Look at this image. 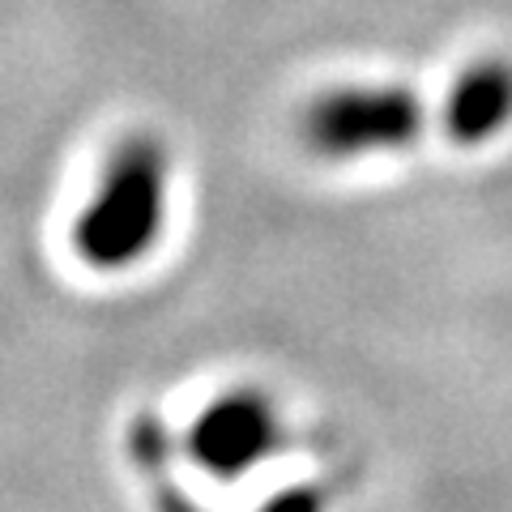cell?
<instances>
[{
  "mask_svg": "<svg viewBox=\"0 0 512 512\" xmlns=\"http://www.w3.org/2000/svg\"><path fill=\"white\" fill-rule=\"evenodd\" d=\"M188 457L214 478H244L282 448V414L256 389L214 397L184 436Z\"/></svg>",
  "mask_w": 512,
  "mask_h": 512,
  "instance_id": "cell-3",
  "label": "cell"
},
{
  "mask_svg": "<svg viewBox=\"0 0 512 512\" xmlns=\"http://www.w3.org/2000/svg\"><path fill=\"white\" fill-rule=\"evenodd\" d=\"M167 222V150L150 133L124 137L94 180L73 222L77 261L120 274L146 261Z\"/></svg>",
  "mask_w": 512,
  "mask_h": 512,
  "instance_id": "cell-1",
  "label": "cell"
},
{
  "mask_svg": "<svg viewBox=\"0 0 512 512\" xmlns=\"http://www.w3.org/2000/svg\"><path fill=\"white\" fill-rule=\"evenodd\" d=\"M124 453L128 466L146 487V500L154 512H205L192 491L180 483V470H175V444L167 436V427L158 423V414L137 410L124 427Z\"/></svg>",
  "mask_w": 512,
  "mask_h": 512,
  "instance_id": "cell-5",
  "label": "cell"
},
{
  "mask_svg": "<svg viewBox=\"0 0 512 512\" xmlns=\"http://www.w3.org/2000/svg\"><path fill=\"white\" fill-rule=\"evenodd\" d=\"M261 512H325V495H320V487H308V483L286 487L278 495H269Z\"/></svg>",
  "mask_w": 512,
  "mask_h": 512,
  "instance_id": "cell-6",
  "label": "cell"
},
{
  "mask_svg": "<svg viewBox=\"0 0 512 512\" xmlns=\"http://www.w3.org/2000/svg\"><path fill=\"white\" fill-rule=\"evenodd\" d=\"M512 124V64L500 56L474 60L444 99V133L457 146H487Z\"/></svg>",
  "mask_w": 512,
  "mask_h": 512,
  "instance_id": "cell-4",
  "label": "cell"
},
{
  "mask_svg": "<svg viewBox=\"0 0 512 512\" xmlns=\"http://www.w3.org/2000/svg\"><path fill=\"white\" fill-rule=\"evenodd\" d=\"M427 128V103L406 86H333L303 107L299 137L329 163L410 150Z\"/></svg>",
  "mask_w": 512,
  "mask_h": 512,
  "instance_id": "cell-2",
  "label": "cell"
}]
</instances>
